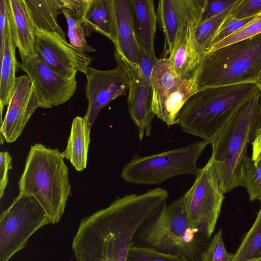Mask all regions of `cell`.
<instances>
[{"label":"cell","mask_w":261,"mask_h":261,"mask_svg":"<svg viewBox=\"0 0 261 261\" xmlns=\"http://www.w3.org/2000/svg\"><path fill=\"white\" fill-rule=\"evenodd\" d=\"M205 0H196L181 26L169 59L178 76L182 79L195 77L202 56L197 50L193 39L195 28L199 23Z\"/></svg>","instance_id":"cell-15"},{"label":"cell","mask_w":261,"mask_h":261,"mask_svg":"<svg viewBox=\"0 0 261 261\" xmlns=\"http://www.w3.org/2000/svg\"><path fill=\"white\" fill-rule=\"evenodd\" d=\"M83 5L84 2L75 10L63 8L62 14L67 23V36L69 43L76 49L87 53H93L96 51V49L87 43L85 29L82 22Z\"/></svg>","instance_id":"cell-25"},{"label":"cell","mask_w":261,"mask_h":261,"mask_svg":"<svg viewBox=\"0 0 261 261\" xmlns=\"http://www.w3.org/2000/svg\"><path fill=\"white\" fill-rule=\"evenodd\" d=\"M16 46L13 39L10 28L7 21L4 52L0 59V106L1 124L4 107L8 106L16 84L17 61L15 56Z\"/></svg>","instance_id":"cell-24"},{"label":"cell","mask_w":261,"mask_h":261,"mask_svg":"<svg viewBox=\"0 0 261 261\" xmlns=\"http://www.w3.org/2000/svg\"><path fill=\"white\" fill-rule=\"evenodd\" d=\"M196 0H160L157 16L163 32L165 46L172 52L180 28Z\"/></svg>","instance_id":"cell-19"},{"label":"cell","mask_w":261,"mask_h":261,"mask_svg":"<svg viewBox=\"0 0 261 261\" xmlns=\"http://www.w3.org/2000/svg\"><path fill=\"white\" fill-rule=\"evenodd\" d=\"M140 246L178 256L186 261H200L210 242L188 221L182 197L165 203L136 233Z\"/></svg>","instance_id":"cell-5"},{"label":"cell","mask_w":261,"mask_h":261,"mask_svg":"<svg viewBox=\"0 0 261 261\" xmlns=\"http://www.w3.org/2000/svg\"><path fill=\"white\" fill-rule=\"evenodd\" d=\"M256 85L261 92V79L256 84Z\"/></svg>","instance_id":"cell-39"},{"label":"cell","mask_w":261,"mask_h":261,"mask_svg":"<svg viewBox=\"0 0 261 261\" xmlns=\"http://www.w3.org/2000/svg\"><path fill=\"white\" fill-rule=\"evenodd\" d=\"M234 7L227 9L209 20L198 23L195 28L193 34L194 42L197 50L202 56L208 51L216 34Z\"/></svg>","instance_id":"cell-26"},{"label":"cell","mask_w":261,"mask_h":261,"mask_svg":"<svg viewBox=\"0 0 261 261\" xmlns=\"http://www.w3.org/2000/svg\"><path fill=\"white\" fill-rule=\"evenodd\" d=\"M261 12V0H240L232 9L230 15L236 19L255 16Z\"/></svg>","instance_id":"cell-34"},{"label":"cell","mask_w":261,"mask_h":261,"mask_svg":"<svg viewBox=\"0 0 261 261\" xmlns=\"http://www.w3.org/2000/svg\"><path fill=\"white\" fill-rule=\"evenodd\" d=\"M63 152L42 143L30 147L18 183L19 195L34 198L50 223H58L70 194L68 168Z\"/></svg>","instance_id":"cell-3"},{"label":"cell","mask_w":261,"mask_h":261,"mask_svg":"<svg viewBox=\"0 0 261 261\" xmlns=\"http://www.w3.org/2000/svg\"><path fill=\"white\" fill-rule=\"evenodd\" d=\"M91 127L84 117L73 118L67 146L62 152L77 171L87 167V155L90 142Z\"/></svg>","instance_id":"cell-23"},{"label":"cell","mask_w":261,"mask_h":261,"mask_svg":"<svg viewBox=\"0 0 261 261\" xmlns=\"http://www.w3.org/2000/svg\"><path fill=\"white\" fill-rule=\"evenodd\" d=\"M198 90L261 79V34L205 53L195 74Z\"/></svg>","instance_id":"cell-6"},{"label":"cell","mask_w":261,"mask_h":261,"mask_svg":"<svg viewBox=\"0 0 261 261\" xmlns=\"http://www.w3.org/2000/svg\"><path fill=\"white\" fill-rule=\"evenodd\" d=\"M208 144L202 141L155 154L136 157L124 166L121 177L136 184L160 185L174 176H196L200 169L197 161Z\"/></svg>","instance_id":"cell-7"},{"label":"cell","mask_w":261,"mask_h":261,"mask_svg":"<svg viewBox=\"0 0 261 261\" xmlns=\"http://www.w3.org/2000/svg\"><path fill=\"white\" fill-rule=\"evenodd\" d=\"M17 68L29 76L39 108H51L69 100L74 95L77 82L60 75L37 54L29 60L18 62Z\"/></svg>","instance_id":"cell-11"},{"label":"cell","mask_w":261,"mask_h":261,"mask_svg":"<svg viewBox=\"0 0 261 261\" xmlns=\"http://www.w3.org/2000/svg\"><path fill=\"white\" fill-rule=\"evenodd\" d=\"M258 89L255 84L243 83L198 90L182 107L177 124L186 133L212 144L237 110Z\"/></svg>","instance_id":"cell-4"},{"label":"cell","mask_w":261,"mask_h":261,"mask_svg":"<svg viewBox=\"0 0 261 261\" xmlns=\"http://www.w3.org/2000/svg\"><path fill=\"white\" fill-rule=\"evenodd\" d=\"M151 84L154 115L168 126L178 124L182 107L198 91L195 76L189 79H180L169 58H163L158 59L155 63Z\"/></svg>","instance_id":"cell-10"},{"label":"cell","mask_w":261,"mask_h":261,"mask_svg":"<svg viewBox=\"0 0 261 261\" xmlns=\"http://www.w3.org/2000/svg\"><path fill=\"white\" fill-rule=\"evenodd\" d=\"M7 21L12 36L22 61H27L37 55L35 35L23 0H5Z\"/></svg>","instance_id":"cell-18"},{"label":"cell","mask_w":261,"mask_h":261,"mask_svg":"<svg viewBox=\"0 0 261 261\" xmlns=\"http://www.w3.org/2000/svg\"><path fill=\"white\" fill-rule=\"evenodd\" d=\"M34 33L37 55L58 73L69 79L75 77L77 71L86 73L92 58L85 51L74 47L57 33L41 30Z\"/></svg>","instance_id":"cell-12"},{"label":"cell","mask_w":261,"mask_h":261,"mask_svg":"<svg viewBox=\"0 0 261 261\" xmlns=\"http://www.w3.org/2000/svg\"><path fill=\"white\" fill-rule=\"evenodd\" d=\"M39 107L31 81L27 75L17 77L6 114L1 124V138L6 142L15 141Z\"/></svg>","instance_id":"cell-14"},{"label":"cell","mask_w":261,"mask_h":261,"mask_svg":"<svg viewBox=\"0 0 261 261\" xmlns=\"http://www.w3.org/2000/svg\"><path fill=\"white\" fill-rule=\"evenodd\" d=\"M261 34V12L239 30L213 45L207 52ZM207 53V52H206Z\"/></svg>","instance_id":"cell-30"},{"label":"cell","mask_w":261,"mask_h":261,"mask_svg":"<svg viewBox=\"0 0 261 261\" xmlns=\"http://www.w3.org/2000/svg\"><path fill=\"white\" fill-rule=\"evenodd\" d=\"M182 197L184 211L188 221L210 239L224 199L219 178L210 158L200 168L193 184Z\"/></svg>","instance_id":"cell-8"},{"label":"cell","mask_w":261,"mask_h":261,"mask_svg":"<svg viewBox=\"0 0 261 261\" xmlns=\"http://www.w3.org/2000/svg\"><path fill=\"white\" fill-rule=\"evenodd\" d=\"M134 25L138 43L149 55L155 56L154 40L157 14L152 0H131Z\"/></svg>","instance_id":"cell-21"},{"label":"cell","mask_w":261,"mask_h":261,"mask_svg":"<svg viewBox=\"0 0 261 261\" xmlns=\"http://www.w3.org/2000/svg\"><path fill=\"white\" fill-rule=\"evenodd\" d=\"M158 209L145 194H126L85 217L72 243L76 261H127L137 231Z\"/></svg>","instance_id":"cell-1"},{"label":"cell","mask_w":261,"mask_h":261,"mask_svg":"<svg viewBox=\"0 0 261 261\" xmlns=\"http://www.w3.org/2000/svg\"><path fill=\"white\" fill-rule=\"evenodd\" d=\"M240 0H205L199 23L219 15L228 9L234 7Z\"/></svg>","instance_id":"cell-33"},{"label":"cell","mask_w":261,"mask_h":261,"mask_svg":"<svg viewBox=\"0 0 261 261\" xmlns=\"http://www.w3.org/2000/svg\"><path fill=\"white\" fill-rule=\"evenodd\" d=\"M12 159L7 151L0 152V197L4 195L5 190L8 184V172L12 167Z\"/></svg>","instance_id":"cell-36"},{"label":"cell","mask_w":261,"mask_h":261,"mask_svg":"<svg viewBox=\"0 0 261 261\" xmlns=\"http://www.w3.org/2000/svg\"><path fill=\"white\" fill-rule=\"evenodd\" d=\"M248 261H261V257L254 258Z\"/></svg>","instance_id":"cell-40"},{"label":"cell","mask_w":261,"mask_h":261,"mask_svg":"<svg viewBox=\"0 0 261 261\" xmlns=\"http://www.w3.org/2000/svg\"><path fill=\"white\" fill-rule=\"evenodd\" d=\"M158 59L148 54L139 44L138 65L140 75L151 83L153 69Z\"/></svg>","instance_id":"cell-35"},{"label":"cell","mask_w":261,"mask_h":261,"mask_svg":"<svg viewBox=\"0 0 261 261\" xmlns=\"http://www.w3.org/2000/svg\"><path fill=\"white\" fill-rule=\"evenodd\" d=\"M113 8L115 58L125 61L139 72V43L134 30L131 0H113Z\"/></svg>","instance_id":"cell-17"},{"label":"cell","mask_w":261,"mask_h":261,"mask_svg":"<svg viewBox=\"0 0 261 261\" xmlns=\"http://www.w3.org/2000/svg\"><path fill=\"white\" fill-rule=\"evenodd\" d=\"M49 223L34 198L18 195L0 216V261H8L24 248L36 231Z\"/></svg>","instance_id":"cell-9"},{"label":"cell","mask_w":261,"mask_h":261,"mask_svg":"<svg viewBox=\"0 0 261 261\" xmlns=\"http://www.w3.org/2000/svg\"><path fill=\"white\" fill-rule=\"evenodd\" d=\"M85 74L88 104L84 117L91 128L104 107L116 98L125 95L129 89V81L126 72L119 64L109 70H99L89 66Z\"/></svg>","instance_id":"cell-13"},{"label":"cell","mask_w":261,"mask_h":261,"mask_svg":"<svg viewBox=\"0 0 261 261\" xmlns=\"http://www.w3.org/2000/svg\"><path fill=\"white\" fill-rule=\"evenodd\" d=\"M126 72L129 81L127 104L130 118L137 126L140 140L149 137L155 115L152 106L151 84L137 69L124 61L116 60Z\"/></svg>","instance_id":"cell-16"},{"label":"cell","mask_w":261,"mask_h":261,"mask_svg":"<svg viewBox=\"0 0 261 261\" xmlns=\"http://www.w3.org/2000/svg\"><path fill=\"white\" fill-rule=\"evenodd\" d=\"M81 20L87 37L98 33L114 43L113 0H85Z\"/></svg>","instance_id":"cell-20"},{"label":"cell","mask_w":261,"mask_h":261,"mask_svg":"<svg viewBox=\"0 0 261 261\" xmlns=\"http://www.w3.org/2000/svg\"><path fill=\"white\" fill-rule=\"evenodd\" d=\"M33 32L41 30L65 35L58 22L62 13L61 0H23Z\"/></svg>","instance_id":"cell-22"},{"label":"cell","mask_w":261,"mask_h":261,"mask_svg":"<svg viewBox=\"0 0 261 261\" xmlns=\"http://www.w3.org/2000/svg\"><path fill=\"white\" fill-rule=\"evenodd\" d=\"M260 158H261V149H260V151H259V154H258V156H257V160H256V161L257 160H258L259 159H260Z\"/></svg>","instance_id":"cell-41"},{"label":"cell","mask_w":261,"mask_h":261,"mask_svg":"<svg viewBox=\"0 0 261 261\" xmlns=\"http://www.w3.org/2000/svg\"><path fill=\"white\" fill-rule=\"evenodd\" d=\"M7 22V8L5 0H0V59L3 56L5 42Z\"/></svg>","instance_id":"cell-37"},{"label":"cell","mask_w":261,"mask_h":261,"mask_svg":"<svg viewBox=\"0 0 261 261\" xmlns=\"http://www.w3.org/2000/svg\"><path fill=\"white\" fill-rule=\"evenodd\" d=\"M234 254L227 252L220 229L202 253L200 261H232Z\"/></svg>","instance_id":"cell-29"},{"label":"cell","mask_w":261,"mask_h":261,"mask_svg":"<svg viewBox=\"0 0 261 261\" xmlns=\"http://www.w3.org/2000/svg\"><path fill=\"white\" fill-rule=\"evenodd\" d=\"M127 261H186L182 258L155 249L133 245L130 248Z\"/></svg>","instance_id":"cell-28"},{"label":"cell","mask_w":261,"mask_h":261,"mask_svg":"<svg viewBox=\"0 0 261 261\" xmlns=\"http://www.w3.org/2000/svg\"><path fill=\"white\" fill-rule=\"evenodd\" d=\"M251 145L252 148L251 159L253 162H255L257 159L261 149V125L257 132Z\"/></svg>","instance_id":"cell-38"},{"label":"cell","mask_w":261,"mask_h":261,"mask_svg":"<svg viewBox=\"0 0 261 261\" xmlns=\"http://www.w3.org/2000/svg\"><path fill=\"white\" fill-rule=\"evenodd\" d=\"M256 16L247 18L236 19L232 17L230 14L225 19L216 34L212 41L210 48L213 45L219 43L239 30L251 21Z\"/></svg>","instance_id":"cell-32"},{"label":"cell","mask_w":261,"mask_h":261,"mask_svg":"<svg viewBox=\"0 0 261 261\" xmlns=\"http://www.w3.org/2000/svg\"><path fill=\"white\" fill-rule=\"evenodd\" d=\"M261 125V92L258 89L244 102L211 144L210 158L224 194L244 187L253 161L247 148Z\"/></svg>","instance_id":"cell-2"},{"label":"cell","mask_w":261,"mask_h":261,"mask_svg":"<svg viewBox=\"0 0 261 261\" xmlns=\"http://www.w3.org/2000/svg\"><path fill=\"white\" fill-rule=\"evenodd\" d=\"M258 257H261V208L234 254L232 261H248Z\"/></svg>","instance_id":"cell-27"},{"label":"cell","mask_w":261,"mask_h":261,"mask_svg":"<svg viewBox=\"0 0 261 261\" xmlns=\"http://www.w3.org/2000/svg\"><path fill=\"white\" fill-rule=\"evenodd\" d=\"M244 187L249 196L250 200H260L261 199V158L255 162L248 172Z\"/></svg>","instance_id":"cell-31"}]
</instances>
